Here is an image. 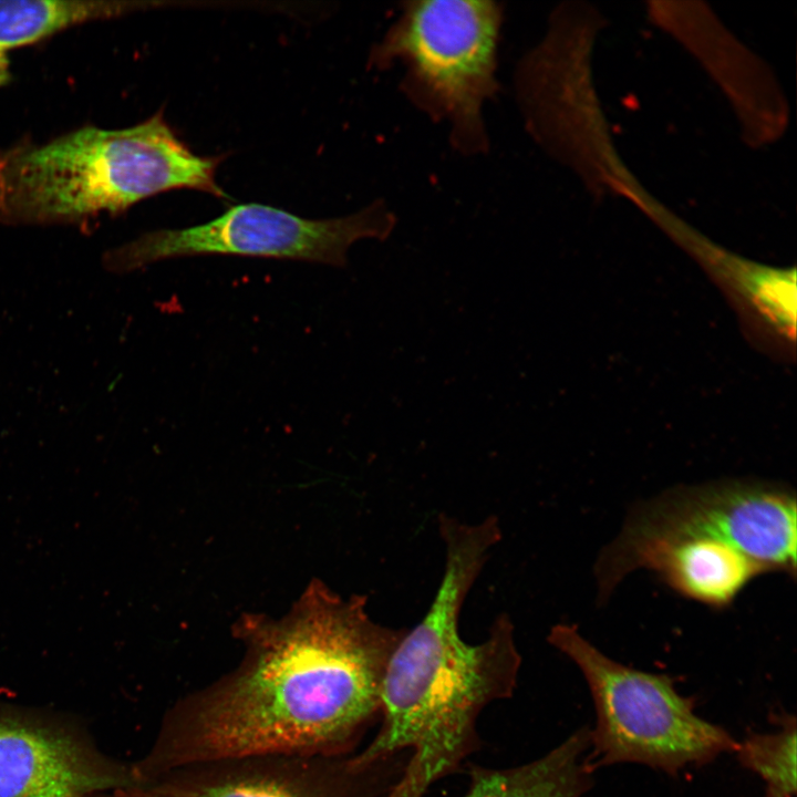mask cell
<instances>
[{
  "label": "cell",
  "instance_id": "cell-1",
  "mask_svg": "<svg viewBox=\"0 0 797 797\" xmlns=\"http://www.w3.org/2000/svg\"><path fill=\"white\" fill-rule=\"evenodd\" d=\"M366 605L315 579L282 618H240L241 661L167 708L136 775L250 754H352L407 631L375 622Z\"/></svg>",
  "mask_w": 797,
  "mask_h": 797
},
{
  "label": "cell",
  "instance_id": "cell-9",
  "mask_svg": "<svg viewBox=\"0 0 797 797\" xmlns=\"http://www.w3.org/2000/svg\"><path fill=\"white\" fill-rule=\"evenodd\" d=\"M136 779L77 726L0 703V797H97Z\"/></svg>",
  "mask_w": 797,
  "mask_h": 797
},
{
  "label": "cell",
  "instance_id": "cell-12",
  "mask_svg": "<svg viewBox=\"0 0 797 797\" xmlns=\"http://www.w3.org/2000/svg\"><path fill=\"white\" fill-rule=\"evenodd\" d=\"M705 259L716 279L757 322L786 341L795 339V270L756 265L713 250Z\"/></svg>",
  "mask_w": 797,
  "mask_h": 797
},
{
  "label": "cell",
  "instance_id": "cell-4",
  "mask_svg": "<svg viewBox=\"0 0 797 797\" xmlns=\"http://www.w3.org/2000/svg\"><path fill=\"white\" fill-rule=\"evenodd\" d=\"M796 495L779 484L727 479L675 487L636 505L596 565L599 601L654 560L748 559L796 576Z\"/></svg>",
  "mask_w": 797,
  "mask_h": 797
},
{
  "label": "cell",
  "instance_id": "cell-6",
  "mask_svg": "<svg viewBox=\"0 0 797 797\" xmlns=\"http://www.w3.org/2000/svg\"><path fill=\"white\" fill-rule=\"evenodd\" d=\"M548 641L571 659L589 686L597 722L591 729L592 769L635 763L676 776L738 748L732 735L694 712V700L673 680L619 663L586 640L576 625L559 623Z\"/></svg>",
  "mask_w": 797,
  "mask_h": 797
},
{
  "label": "cell",
  "instance_id": "cell-8",
  "mask_svg": "<svg viewBox=\"0 0 797 797\" xmlns=\"http://www.w3.org/2000/svg\"><path fill=\"white\" fill-rule=\"evenodd\" d=\"M353 754L262 753L179 766L99 797H384L407 754L360 765Z\"/></svg>",
  "mask_w": 797,
  "mask_h": 797
},
{
  "label": "cell",
  "instance_id": "cell-2",
  "mask_svg": "<svg viewBox=\"0 0 797 797\" xmlns=\"http://www.w3.org/2000/svg\"><path fill=\"white\" fill-rule=\"evenodd\" d=\"M445 567L433 603L394 650L382 683L381 727L354 759L371 765L407 753L404 770L384 797H423L458 770L479 747L476 725L489 703L510 697L521 656L515 629L500 613L478 644L458 631L463 603L501 539L496 516L465 524L439 516Z\"/></svg>",
  "mask_w": 797,
  "mask_h": 797
},
{
  "label": "cell",
  "instance_id": "cell-10",
  "mask_svg": "<svg viewBox=\"0 0 797 797\" xmlns=\"http://www.w3.org/2000/svg\"><path fill=\"white\" fill-rule=\"evenodd\" d=\"M590 747L591 729L582 726L534 762L501 769L470 765L463 797H582L593 786Z\"/></svg>",
  "mask_w": 797,
  "mask_h": 797
},
{
  "label": "cell",
  "instance_id": "cell-11",
  "mask_svg": "<svg viewBox=\"0 0 797 797\" xmlns=\"http://www.w3.org/2000/svg\"><path fill=\"white\" fill-rule=\"evenodd\" d=\"M139 7L121 1L0 0V87L11 79V51L77 24L114 18Z\"/></svg>",
  "mask_w": 797,
  "mask_h": 797
},
{
  "label": "cell",
  "instance_id": "cell-7",
  "mask_svg": "<svg viewBox=\"0 0 797 797\" xmlns=\"http://www.w3.org/2000/svg\"><path fill=\"white\" fill-rule=\"evenodd\" d=\"M396 225L389 206L376 200L343 217L308 219L259 203L229 207L204 224L157 229L110 249L105 267L130 272L151 263L209 255L289 259L343 268L361 239L385 240Z\"/></svg>",
  "mask_w": 797,
  "mask_h": 797
},
{
  "label": "cell",
  "instance_id": "cell-5",
  "mask_svg": "<svg viewBox=\"0 0 797 797\" xmlns=\"http://www.w3.org/2000/svg\"><path fill=\"white\" fill-rule=\"evenodd\" d=\"M504 8L491 0H413L373 45L369 64L404 68L401 90L435 122H446L462 154L488 149L483 107L499 92Z\"/></svg>",
  "mask_w": 797,
  "mask_h": 797
},
{
  "label": "cell",
  "instance_id": "cell-13",
  "mask_svg": "<svg viewBox=\"0 0 797 797\" xmlns=\"http://www.w3.org/2000/svg\"><path fill=\"white\" fill-rule=\"evenodd\" d=\"M780 728L772 733H752L735 752L741 765L757 774L766 784L764 797L796 795V717L782 712L773 715Z\"/></svg>",
  "mask_w": 797,
  "mask_h": 797
},
{
  "label": "cell",
  "instance_id": "cell-3",
  "mask_svg": "<svg viewBox=\"0 0 797 797\" xmlns=\"http://www.w3.org/2000/svg\"><path fill=\"white\" fill-rule=\"evenodd\" d=\"M224 157L195 154L163 110L126 128L20 141L0 148V224L79 225L173 189L228 198L216 180Z\"/></svg>",
  "mask_w": 797,
  "mask_h": 797
}]
</instances>
